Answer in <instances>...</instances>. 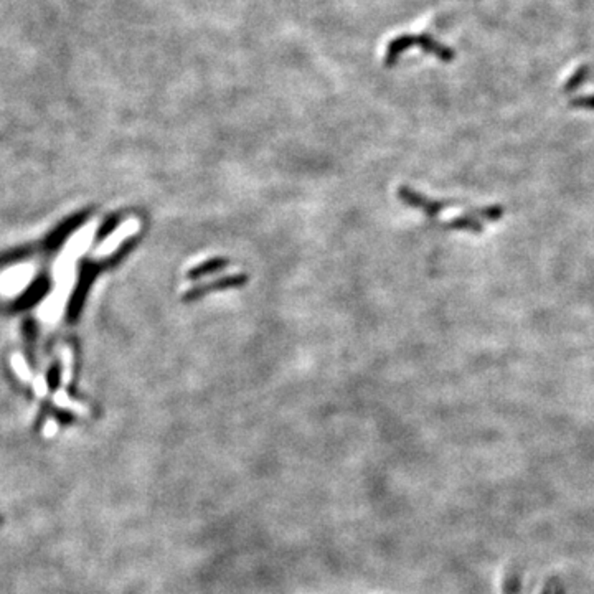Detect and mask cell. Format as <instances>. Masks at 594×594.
I'll use <instances>...</instances> for the list:
<instances>
[{"instance_id": "cell-5", "label": "cell", "mask_w": 594, "mask_h": 594, "mask_svg": "<svg viewBox=\"0 0 594 594\" xmlns=\"http://www.w3.org/2000/svg\"><path fill=\"white\" fill-rule=\"evenodd\" d=\"M560 583V578H556V576H552V578L547 579V583H545V586L542 588V593L540 594H553L555 593L556 584Z\"/></svg>"}, {"instance_id": "cell-2", "label": "cell", "mask_w": 594, "mask_h": 594, "mask_svg": "<svg viewBox=\"0 0 594 594\" xmlns=\"http://www.w3.org/2000/svg\"><path fill=\"white\" fill-rule=\"evenodd\" d=\"M522 589V573L519 568H510L503 578L502 594H520Z\"/></svg>"}, {"instance_id": "cell-1", "label": "cell", "mask_w": 594, "mask_h": 594, "mask_svg": "<svg viewBox=\"0 0 594 594\" xmlns=\"http://www.w3.org/2000/svg\"><path fill=\"white\" fill-rule=\"evenodd\" d=\"M421 48L424 53H428V55L437 58V60L444 61V63H449V61H453L455 58V52L453 48L446 47V45L439 43L437 40H435L431 37V35L428 33H419V35H400V37H395L391 40L390 43L386 45V50H385V58H383V61H385V66H393L396 63V61L400 60L401 55L409 50V48Z\"/></svg>"}, {"instance_id": "cell-3", "label": "cell", "mask_w": 594, "mask_h": 594, "mask_svg": "<svg viewBox=\"0 0 594 594\" xmlns=\"http://www.w3.org/2000/svg\"><path fill=\"white\" fill-rule=\"evenodd\" d=\"M588 76H589V66L588 65L578 66V70H576L575 73L568 78V81L565 83V86H563V91L565 93L576 91V89H578L584 81H586Z\"/></svg>"}, {"instance_id": "cell-6", "label": "cell", "mask_w": 594, "mask_h": 594, "mask_svg": "<svg viewBox=\"0 0 594 594\" xmlns=\"http://www.w3.org/2000/svg\"><path fill=\"white\" fill-rule=\"evenodd\" d=\"M553 594H566V588H565V584H563L561 581L556 584V588H555V593Z\"/></svg>"}, {"instance_id": "cell-4", "label": "cell", "mask_w": 594, "mask_h": 594, "mask_svg": "<svg viewBox=\"0 0 594 594\" xmlns=\"http://www.w3.org/2000/svg\"><path fill=\"white\" fill-rule=\"evenodd\" d=\"M571 106H573V108H581V109H591V111H594V95L575 97V100L571 101Z\"/></svg>"}]
</instances>
